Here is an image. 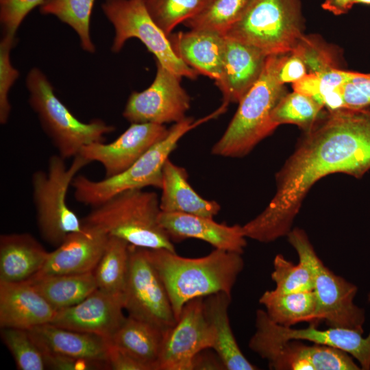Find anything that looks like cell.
<instances>
[{
    "label": "cell",
    "mask_w": 370,
    "mask_h": 370,
    "mask_svg": "<svg viewBox=\"0 0 370 370\" xmlns=\"http://www.w3.org/2000/svg\"><path fill=\"white\" fill-rule=\"evenodd\" d=\"M370 169V114L365 108L325 112L275 175L276 192L244 225L246 238L270 243L292 230L303 200L321 178L335 173L361 177Z\"/></svg>",
    "instance_id": "1"
},
{
    "label": "cell",
    "mask_w": 370,
    "mask_h": 370,
    "mask_svg": "<svg viewBox=\"0 0 370 370\" xmlns=\"http://www.w3.org/2000/svg\"><path fill=\"white\" fill-rule=\"evenodd\" d=\"M147 250L168 293L176 320L192 299L219 292L231 294L244 268L242 254L219 249L194 258L166 249Z\"/></svg>",
    "instance_id": "2"
},
{
    "label": "cell",
    "mask_w": 370,
    "mask_h": 370,
    "mask_svg": "<svg viewBox=\"0 0 370 370\" xmlns=\"http://www.w3.org/2000/svg\"><path fill=\"white\" fill-rule=\"evenodd\" d=\"M284 54L268 56L261 75L238 102V108L220 139L213 145V155L241 158L277 126L271 114L287 92L279 82L278 70Z\"/></svg>",
    "instance_id": "3"
},
{
    "label": "cell",
    "mask_w": 370,
    "mask_h": 370,
    "mask_svg": "<svg viewBox=\"0 0 370 370\" xmlns=\"http://www.w3.org/2000/svg\"><path fill=\"white\" fill-rule=\"evenodd\" d=\"M160 212L156 193L132 189L92 207L82 222L132 245L175 251L173 241L159 223Z\"/></svg>",
    "instance_id": "4"
},
{
    "label": "cell",
    "mask_w": 370,
    "mask_h": 370,
    "mask_svg": "<svg viewBox=\"0 0 370 370\" xmlns=\"http://www.w3.org/2000/svg\"><path fill=\"white\" fill-rule=\"evenodd\" d=\"M222 113L219 108L211 114L196 121L186 117L174 123L167 136L154 145L137 161L123 172L99 181L84 175H77L71 184L76 200L82 204L97 206L116 195L132 189L152 186L161 188L162 168L179 140L189 131Z\"/></svg>",
    "instance_id": "5"
},
{
    "label": "cell",
    "mask_w": 370,
    "mask_h": 370,
    "mask_svg": "<svg viewBox=\"0 0 370 370\" xmlns=\"http://www.w3.org/2000/svg\"><path fill=\"white\" fill-rule=\"evenodd\" d=\"M29 103L36 113L42 130L64 160L78 156L90 144L103 142L105 135L114 130L101 119L84 123L77 119L55 95L47 76L38 68L26 78Z\"/></svg>",
    "instance_id": "6"
},
{
    "label": "cell",
    "mask_w": 370,
    "mask_h": 370,
    "mask_svg": "<svg viewBox=\"0 0 370 370\" xmlns=\"http://www.w3.org/2000/svg\"><path fill=\"white\" fill-rule=\"evenodd\" d=\"M301 0H249L225 36L267 56L291 53L302 36Z\"/></svg>",
    "instance_id": "7"
},
{
    "label": "cell",
    "mask_w": 370,
    "mask_h": 370,
    "mask_svg": "<svg viewBox=\"0 0 370 370\" xmlns=\"http://www.w3.org/2000/svg\"><path fill=\"white\" fill-rule=\"evenodd\" d=\"M313 276V291L317 299V320H323L330 328H341L364 333L365 310L356 305L357 286L328 268L316 254L306 232L292 229L287 235Z\"/></svg>",
    "instance_id": "8"
},
{
    "label": "cell",
    "mask_w": 370,
    "mask_h": 370,
    "mask_svg": "<svg viewBox=\"0 0 370 370\" xmlns=\"http://www.w3.org/2000/svg\"><path fill=\"white\" fill-rule=\"evenodd\" d=\"M58 155L49 158L48 171H37L32 175L33 201L38 227L42 238L58 246L72 232L83 228L80 220L68 206L66 195L77 173L89 164L78 155L68 167Z\"/></svg>",
    "instance_id": "9"
},
{
    "label": "cell",
    "mask_w": 370,
    "mask_h": 370,
    "mask_svg": "<svg viewBox=\"0 0 370 370\" xmlns=\"http://www.w3.org/2000/svg\"><path fill=\"white\" fill-rule=\"evenodd\" d=\"M101 9L114 28L112 52H119L128 39L135 38L171 72L190 79L197 78L199 73L177 56L169 36L149 13L145 0H105Z\"/></svg>",
    "instance_id": "10"
},
{
    "label": "cell",
    "mask_w": 370,
    "mask_h": 370,
    "mask_svg": "<svg viewBox=\"0 0 370 370\" xmlns=\"http://www.w3.org/2000/svg\"><path fill=\"white\" fill-rule=\"evenodd\" d=\"M129 252L125 310L128 316L166 331L177 320L166 288L149 259L147 248L130 245Z\"/></svg>",
    "instance_id": "11"
},
{
    "label": "cell",
    "mask_w": 370,
    "mask_h": 370,
    "mask_svg": "<svg viewBox=\"0 0 370 370\" xmlns=\"http://www.w3.org/2000/svg\"><path fill=\"white\" fill-rule=\"evenodd\" d=\"M249 349L274 370H360L347 352L327 345H306L300 340H280L256 330Z\"/></svg>",
    "instance_id": "12"
},
{
    "label": "cell",
    "mask_w": 370,
    "mask_h": 370,
    "mask_svg": "<svg viewBox=\"0 0 370 370\" xmlns=\"http://www.w3.org/2000/svg\"><path fill=\"white\" fill-rule=\"evenodd\" d=\"M156 73L151 85L130 95L123 116L133 123L160 125L176 123L186 118L190 97L182 86L180 77L156 62Z\"/></svg>",
    "instance_id": "13"
},
{
    "label": "cell",
    "mask_w": 370,
    "mask_h": 370,
    "mask_svg": "<svg viewBox=\"0 0 370 370\" xmlns=\"http://www.w3.org/2000/svg\"><path fill=\"white\" fill-rule=\"evenodd\" d=\"M204 298L187 302L175 325L165 331L157 370H192L196 355L212 348L214 334L204 312Z\"/></svg>",
    "instance_id": "14"
},
{
    "label": "cell",
    "mask_w": 370,
    "mask_h": 370,
    "mask_svg": "<svg viewBox=\"0 0 370 370\" xmlns=\"http://www.w3.org/2000/svg\"><path fill=\"white\" fill-rule=\"evenodd\" d=\"M169 130L164 125L133 123L112 142L90 144L84 147L79 155L89 163H100L104 169L105 177H112L127 169L151 147L163 140Z\"/></svg>",
    "instance_id": "15"
},
{
    "label": "cell",
    "mask_w": 370,
    "mask_h": 370,
    "mask_svg": "<svg viewBox=\"0 0 370 370\" xmlns=\"http://www.w3.org/2000/svg\"><path fill=\"white\" fill-rule=\"evenodd\" d=\"M124 310L123 293L97 288L79 303L58 310L50 323L110 339L126 318Z\"/></svg>",
    "instance_id": "16"
},
{
    "label": "cell",
    "mask_w": 370,
    "mask_h": 370,
    "mask_svg": "<svg viewBox=\"0 0 370 370\" xmlns=\"http://www.w3.org/2000/svg\"><path fill=\"white\" fill-rule=\"evenodd\" d=\"M368 301L370 303V293ZM317 324L310 323L308 327L301 329L284 327L273 321L264 310L258 309L256 312L257 330L280 340L308 341L343 350L357 360L361 369H370V331L364 337L363 333L356 330L341 328L320 330Z\"/></svg>",
    "instance_id": "17"
},
{
    "label": "cell",
    "mask_w": 370,
    "mask_h": 370,
    "mask_svg": "<svg viewBox=\"0 0 370 370\" xmlns=\"http://www.w3.org/2000/svg\"><path fill=\"white\" fill-rule=\"evenodd\" d=\"M83 225L81 231L66 236L34 276L81 274L93 272L107 245L109 236L101 230Z\"/></svg>",
    "instance_id": "18"
},
{
    "label": "cell",
    "mask_w": 370,
    "mask_h": 370,
    "mask_svg": "<svg viewBox=\"0 0 370 370\" xmlns=\"http://www.w3.org/2000/svg\"><path fill=\"white\" fill-rule=\"evenodd\" d=\"M159 223L173 242L187 238L205 241L214 247L242 254L247 246L242 225L219 223L201 216L160 212Z\"/></svg>",
    "instance_id": "19"
},
{
    "label": "cell",
    "mask_w": 370,
    "mask_h": 370,
    "mask_svg": "<svg viewBox=\"0 0 370 370\" xmlns=\"http://www.w3.org/2000/svg\"><path fill=\"white\" fill-rule=\"evenodd\" d=\"M57 310L28 281L0 283V325L29 330L50 323Z\"/></svg>",
    "instance_id": "20"
},
{
    "label": "cell",
    "mask_w": 370,
    "mask_h": 370,
    "mask_svg": "<svg viewBox=\"0 0 370 370\" xmlns=\"http://www.w3.org/2000/svg\"><path fill=\"white\" fill-rule=\"evenodd\" d=\"M225 38L222 73L215 84L227 105L238 103L257 82L268 56L253 46Z\"/></svg>",
    "instance_id": "21"
},
{
    "label": "cell",
    "mask_w": 370,
    "mask_h": 370,
    "mask_svg": "<svg viewBox=\"0 0 370 370\" xmlns=\"http://www.w3.org/2000/svg\"><path fill=\"white\" fill-rule=\"evenodd\" d=\"M42 353L96 361L106 365L110 340L46 323L28 330Z\"/></svg>",
    "instance_id": "22"
},
{
    "label": "cell",
    "mask_w": 370,
    "mask_h": 370,
    "mask_svg": "<svg viewBox=\"0 0 370 370\" xmlns=\"http://www.w3.org/2000/svg\"><path fill=\"white\" fill-rule=\"evenodd\" d=\"M177 56L199 74L218 82L221 76L225 36L211 31L190 29L169 36Z\"/></svg>",
    "instance_id": "23"
},
{
    "label": "cell",
    "mask_w": 370,
    "mask_h": 370,
    "mask_svg": "<svg viewBox=\"0 0 370 370\" xmlns=\"http://www.w3.org/2000/svg\"><path fill=\"white\" fill-rule=\"evenodd\" d=\"M49 253L29 234L1 235L0 283L29 280L41 269Z\"/></svg>",
    "instance_id": "24"
},
{
    "label": "cell",
    "mask_w": 370,
    "mask_h": 370,
    "mask_svg": "<svg viewBox=\"0 0 370 370\" xmlns=\"http://www.w3.org/2000/svg\"><path fill=\"white\" fill-rule=\"evenodd\" d=\"M188 178L185 168L166 160L162 168L161 211L213 218L220 211L221 206L216 201L200 196L188 183Z\"/></svg>",
    "instance_id": "25"
},
{
    "label": "cell",
    "mask_w": 370,
    "mask_h": 370,
    "mask_svg": "<svg viewBox=\"0 0 370 370\" xmlns=\"http://www.w3.org/2000/svg\"><path fill=\"white\" fill-rule=\"evenodd\" d=\"M231 294L219 292L204 298V308L214 334L212 349L223 363L225 370H256L243 354L232 332L228 309Z\"/></svg>",
    "instance_id": "26"
},
{
    "label": "cell",
    "mask_w": 370,
    "mask_h": 370,
    "mask_svg": "<svg viewBox=\"0 0 370 370\" xmlns=\"http://www.w3.org/2000/svg\"><path fill=\"white\" fill-rule=\"evenodd\" d=\"M164 332L154 325L127 316L110 340L149 370H157Z\"/></svg>",
    "instance_id": "27"
},
{
    "label": "cell",
    "mask_w": 370,
    "mask_h": 370,
    "mask_svg": "<svg viewBox=\"0 0 370 370\" xmlns=\"http://www.w3.org/2000/svg\"><path fill=\"white\" fill-rule=\"evenodd\" d=\"M28 281L57 311L79 303L97 288L93 272L34 276Z\"/></svg>",
    "instance_id": "28"
},
{
    "label": "cell",
    "mask_w": 370,
    "mask_h": 370,
    "mask_svg": "<svg viewBox=\"0 0 370 370\" xmlns=\"http://www.w3.org/2000/svg\"><path fill=\"white\" fill-rule=\"evenodd\" d=\"M269 317L277 324L292 327L300 322L318 323L313 291L282 293L266 291L259 299Z\"/></svg>",
    "instance_id": "29"
},
{
    "label": "cell",
    "mask_w": 370,
    "mask_h": 370,
    "mask_svg": "<svg viewBox=\"0 0 370 370\" xmlns=\"http://www.w3.org/2000/svg\"><path fill=\"white\" fill-rule=\"evenodd\" d=\"M360 74L339 69L317 74L308 73L293 83V88L313 98L328 111L334 112L345 108L343 86Z\"/></svg>",
    "instance_id": "30"
},
{
    "label": "cell",
    "mask_w": 370,
    "mask_h": 370,
    "mask_svg": "<svg viewBox=\"0 0 370 370\" xmlns=\"http://www.w3.org/2000/svg\"><path fill=\"white\" fill-rule=\"evenodd\" d=\"M130 244L109 236L93 273L97 288L112 294L123 293L129 266Z\"/></svg>",
    "instance_id": "31"
},
{
    "label": "cell",
    "mask_w": 370,
    "mask_h": 370,
    "mask_svg": "<svg viewBox=\"0 0 370 370\" xmlns=\"http://www.w3.org/2000/svg\"><path fill=\"white\" fill-rule=\"evenodd\" d=\"M95 0H45L40 12L53 15L69 25L77 34L82 48L94 53L95 47L90 34V18Z\"/></svg>",
    "instance_id": "32"
},
{
    "label": "cell",
    "mask_w": 370,
    "mask_h": 370,
    "mask_svg": "<svg viewBox=\"0 0 370 370\" xmlns=\"http://www.w3.org/2000/svg\"><path fill=\"white\" fill-rule=\"evenodd\" d=\"M323 109L310 96L293 91L282 97L273 109L271 119L277 127L290 123L307 132L324 115Z\"/></svg>",
    "instance_id": "33"
},
{
    "label": "cell",
    "mask_w": 370,
    "mask_h": 370,
    "mask_svg": "<svg viewBox=\"0 0 370 370\" xmlns=\"http://www.w3.org/2000/svg\"><path fill=\"white\" fill-rule=\"evenodd\" d=\"M249 0H210L183 23L190 29H204L223 36L237 22Z\"/></svg>",
    "instance_id": "34"
},
{
    "label": "cell",
    "mask_w": 370,
    "mask_h": 370,
    "mask_svg": "<svg viewBox=\"0 0 370 370\" xmlns=\"http://www.w3.org/2000/svg\"><path fill=\"white\" fill-rule=\"evenodd\" d=\"M210 0H145L149 13L169 36L180 23L197 14Z\"/></svg>",
    "instance_id": "35"
},
{
    "label": "cell",
    "mask_w": 370,
    "mask_h": 370,
    "mask_svg": "<svg viewBox=\"0 0 370 370\" xmlns=\"http://www.w3.org/2000/svg\"><path fill=\"white\" fill-rule=\"evenodd\" d=\"M2 339L11 352L19 370H43L47 369L44 356L28 330L1 328Z\"/></svg>",
    "instance_id": "36"
},
{
    "label": "cell",
    "mask_w": 370,
    "mask_h": 370,
    "mask_svg": "<svg viewBox=\"0 0 370 370\" xmlns=\"http://www.w3.org/2000/svg\"><path fill=\"white\" fill-rule=\"evenodd\" d=\"M271 279L275 284V291L282 293L313 291V276L308 267L299 260L295 264L278 254L273 262Z\"/></svg>",
    "instance_id": "37"
},
{
    "label": "cell",
    "mask_w": 370,
    "mask_h": 370,
    "mask_svg": "<svg viewBox=\"0 0 370 370\" xmlns=\"http://www.w3.org/2000/svg\"><path fill=\"white\" fill-rule=\"evenodd\" d=\"M304 63L308 73H321L338 69L334 51L314 36L303 34L291 52Z\"/></svg>",
    "instance_id": "38"
},
{
    "label": "cell",
    "mask_w": 370,
    "mask_h": 370,
    "mask_svg": "<svg viewBox=\"0 0 370 370\" xmlns=\"http://www.w3.org/2000/svg\"><path fill=\"white\" fill-rule=\"evenodd\" d=\"M15 36L3 35L0 42V123H7L11 110L9 101L10 88L18 79L19 72L10 61V51Z\"/></svg>",
    "instance_id": "39"
},
{
    "label": "cell",
    "mask_w": 370,
    "mask_h": 370,
    "mask_svg": "<svg viewBox=\"0 0 370 370\" xmlns=\"http://www.w3.org/2000/svg\"><path fill=\"white\" fill-rule=\"evenodd\" d=\"M45 0H0V22L3 35L15 36L27 15Z\"/></svg>",
    "instance_id": "40"
},
{
    "label": "cell",
    "mask_w": 370,
    "mask_h": 370,
    "mask_svg": "<svg viewBox=\"0 0 370 370\" xmlns=\"http://www.w3.org/2000/svg\"><path fill=\"white\" fill-rule=\"evenodd\" d=\"M345 108L359 110L370 106V73L360 75L343 86Z\"/></svg>",
    "instance_id": "41"
},
{
    "label": "cell",
    "mask_w": 370,
    "mask_h": 370,
    "mask_svg": "<svg viewBox=\"0 0 370 370\" xmlns=\"http://www.w3.org/2000/svg\"><path fill=\"white\" fill-rule=\"evenodd\" d=\"M42 354L47 369L55 370L108 369L106 365L96 361L52 353Z\"/></svg>",
    "instance_id": "42"
},
{
    "label": "cell",
    "mask_w": 370,
    "mask_h": 370,
    "mask_svg": "<svg viewBox=\"0 0 370 370\" xmlns=\"http://www.w3.org/2000/svg\"><path fill=\"white\" fill-rule=\"evenodd\" d=\"M308 74L307 69L297 55L288 53L284 55L278 70V78L280 84L292 82L301 79Z\"/></svg>",
    "instance_id": "43"
},
{
    "label": "cell",
    "mask_w": 370,
    "mask_h": 370,
    "mask_svg": "<svg viewBox=\"0 0 370 370\" xmlns=\"http://www.w3.org/2000/svg\"><path fill=\"white\" fill-rule=\"evenodd\" d=\"M108 369L112 370H149L143 363L125 352L110 343L108 351Z\"/></svg>",
    "instance_id": "44"
},
{
    "label": "cell",
    "mask_w": 370,
    "mask_h": 370,
    "mask_svg": "<svg viewBox=\"0 0 370 370\" xmlns=\"http://www.w3.org/2000/svg\"><path fill=\"white\" fill-rule=\"evenodd\" d=\"M210 349H204L196 355L193 362L192 370H225L220 358L215 352L214 354L208 352Z\"/></svg>",
    "instance_id": "45"
},
{
    "label": "cell",
    "mask_w": 370,
    "mask_h": 370,
    "mask_svg": "<svg viewBox=\"0 0 370 370\" xmlns=\"http://www.w3.org/2000/svg\"><path fill=\"white\" fill-rule=\"evenodd\" d=\"M353 5V0H324L321 7L334 15H341L347 13Z\"/></svg>",
    "instance_id": "46"
},
{
    "label": "cell",
    "mask_w": 370,
    "mask_h": 370,
    "mask_svg": "<svg viewBox=\"0 0 370 370\" xmlns=\"http://www.w3.org/2000/svg\"><path fill=\"white\" fill-rule=\"evenodd\" d=\"M354 3H362L370 5V0H353Z\"/></svg>",
    "instance_id": "47"
},
{
    "label": "cell",
    "mask_w": 370,
    "mask_h": 370,
    "mask_svg": "<svg viewBox=\"0 0 370 370\" xmlns=\"http://www.w3.org/2000/svg\"><path fill=\"white\" fill-rule=\"evenodd\" d=\"M366 109V110L369 112V114H370V106L365 108Z\"/></svg>",
    "instance_id": "48"
}]
</instances>
